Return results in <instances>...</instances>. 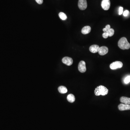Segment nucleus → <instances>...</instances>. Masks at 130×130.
Returning a JSON list of instances; mask_svg holds the SVG:
<instances>
[{
    "mask_svg": "<svg viewBox=\"0 0 130 130\" xmlns=\"http://www.w3.org/2000/svg\"><path fill=\"white\" fill-rule=\"evenodd\" d=\"M109 90L105 86L100 85L98 86L94 91L95 94L96 96L106 95L108 94Z\"/></svg>",
    "mask_w": 130,
    "mask_h": 130,
    "instance_id": "1",
    "label": "nucleus"
},
{
    "mask_svg": "<svg viewBox=\"0 0 130 130\" xmlns=\"http://www.w3.org/2000/svg\"><path fill=\"white\" fill-rule=\"evenodd\" d=\"M118 45L122 50H128L130 48V44L125 37H122L119 40Z\"/></svg>",
    "mask_w": 130,
    "mask_h": 130,
    "instance_id": "2",
    "label": "nucleus"
},
{
    "mask_svg": "<svg viewBox=\"0 0 130 130\" xmlns=\"http://www.w3.org/2000/svg\"><path fill=\"white\" fill-rule=\"evenodd\" d=\"M123 66V64L121 62L119 61H116L112 62L110 64V68L112 70L120 68Z\"/></svg>",
    "mask_w": 130,
    "mask_h": 130,
    "instance_id": "3",
    "label": "nucleus"
},
{
    "mask_svg": "<svg viewBox=\"0 0 130 130\" xmlns=\"http://www.w3.org/2000/svg\"><path fill=\"white\" fill-rule=\"evenodd\" d=\"M110 3L109 0H103L101 3V6L103 10H108L110 8Z\"/></svg>",
    "mask_w": 130,
    "mask_h": 130,
    "instance_id": "4",
    "label": "nucleus"
},
{
    "mask_svg": "<svg viewBox=\"0 0 130 130\" xmlns=\"http://www.w3.org/2000/svg\"><path fill=\"white\" fill-rule=\"evenodd\" d=\"M78 7L81 10H85L87 7L86 0H79L78 2Z\"/></svg>",
    "mask_w": 130,
    "mask_h": 130,
    "instance_id": "5",
    "label": "nucleus"
},
{
    "mask_svg": "<svg viewBox=\"0 0 130 130\" xmlns=\"http://www.w3.org/2000/svg\"><path fill=\"white\" fill-rule=\"evenodd\" d=\"M78 69L81 73H84L86 71V63L84 61H81L80 62L78 66Z\"/></svg>",
    "mask_w": 130,
    "mask_h": 130,
    "instance_id": "6",
    "label": "nucleus"
},
{
    "mask_svg": "<svg viewBox=\"0 0 130 130\" xmlns=\"http://www.w3.org/2000/svg\"><path fill=\"white\" fill-rule=\"evenodd\" d=\"M62 62L68 66H70L73 63V60L72 58L68 57H65L62 60Z\"/></svg>",
    "mask_w": 130,
    "mask_h": 130,
    "instance_id": "7",
    "label": "nucleus"
},
{
    "mask_svg": "<svg viewBox=\"0 0 130 130\" xmlns=\"http://www.w3.org/2000/svg\"><path fill=\"white\" fill-rule=\"evenodd\" d=\"M109 49L106 46H102L99 49L98 53L100 55H104L106 54L108 52Z\"/></svg>",
    "mask_w": 130,
    "mask_h": 130,
    "instance_id": "8",
    "label": "nucleus"
},
{
    "mask_svg": "<svg viewBox=\"0 0 130 130\" xmlns=\"http://www.w3.org/2000/svg\"><path fill=\"white\" fill-rule=\"evenodd\" d=\"M118 109L121 111L130 110V105L121 103L119 105Z\"/></svg>",
    "mask_w": 130,
    "mask_h": 130,
    "instance_id": "9",
    "label": "nucleus"
},
{
    "mask_svg": "<svg viewBox=\"0 0 130 130\" xmlns=\"http://www.w3.org/2000/svg\"><path fill=\"white\" fill-rule=\"evenodd\" d=\"M100 47L97 45H94L91 46L89 48V50L93 53H97L98 52Z\"/></svg>",
    "mask_w": 130,
    "mask_h": 130,
    "instance_id": "10",
    "label": "nucleus"
},
{
    "mask_svg": "<svg viewBox=\"0 0 130 130\" xmlns=\"http://www.w3.org/2000/svg\"><path fill=\"white\" fill-rule=\"evenodd\" d=\"M120 101L123 104L130 105V98L126 97H122L120 99Z\"/></svg>",
    "mask_w": 130,
    "mask_h": 130,
    "instance_id": "11",
    "label": "nucleus"
},
{
    "mask_svg": "<svg viewBox=\"0 0 130 130\" xmlns=\"http://www.w3.org/2000/svg\"><path fill=\"white\" fill-rule=\"evenodd\" d=\"M91 31V28L90 26H86L82 29L81 32L83 34H86L89 33Z\"/></svg>",
    "mask_w": 130,
    "mask_h": 130,
    "instance_id": "12",
    "label": "nucleus"
},
{
    "mask_svg": "<svg viewBox=\"0 0 130 130\" xmlns=\"http://www.w3.org/2000/svg\"><path fill=\"white\" fill-rule=\"evenodd\" d=\"M59 92L61 94H65L68 92L67 88L65 86H60L58 88Z\"/></svg>",
    "mask_w": 130,
    "mask_h": 130,
    "instance_id": "13",
    "label": "nucleus"
},
{
    "mask_svg": "<svg viewBox=\"0 0 130 130\" xmlns=\"http://www.w3.org/2000/svg\"><path fill=\"white\" fill-rule=\"evenodd\" d=\"M67 99L69 102L70 103H73L75 101V98L74 95L72 94H70L68 95Z\"/></svg>",
    "mask_w": 130,
    "mask_h": 130,
    "instance_id": "14",
    "label": "nucleus"
},
{
    "mask_svg": "<svg viewBox=\"0 0 130 130\" xmlns=\"http://www.w3.org/2000/svg\"><path fill=\"white\" fill-rule=\"evenodd\" d=\"M59 17L62 20H65L67 19V17L66 14L64 13L61 12L59 13Z\"/></svg>",
    "mask_w": 130,
    "mask_h": 130,
    "instance_id": "15",
    "label": "nucleus"
},
{
    "mask_svg": "<svg viewBox=\"0 0 130 130\" xmlns=\"http://www.w3.org/2000/svg\"><path fill=\"white\" fill-rule=\"evenodd\" d=\"M106 32H107L109 34V36H112L114 34V30L113 29L111 28Z\"/></svg>",
    "mask_w": 130,
    "mask_h": 130,
    "instance_id": "16",
    "label": "nucleus"
},
{
    "mask_svg": "<svg viewBox=\"0 0 130 130\" xmlns=\"http://www.w3.org/2000/svg\"><path fill=\"white\" fill-rule=\"evenodd\" d=\"M130 82V76H128L125 78L124 82L125 84H128Z\"/></svg>",
    "mask_w": 130,
    "mask_h": 130,
    "instance_id": "17",
    "label": "nucleus"
},
{
    "mask_svg": "<svg viewBox=\"0 0 130 130\" xmlns=\"http://www.w3.org/2000/svg\"><path fill=\"white\" fill-rule=\"evenodd\" d=\"M110 29H111V26H110V25H107L106 26V28H105L103 29V31L104 32H106L107 31L109 30Z\"/></svg>",
    "mask_w": 130,
    "mask_h": 130,
    "instance_id": "18",
    "label": "nucleus"
},
{
    "mask_svg": "<svg viewBox=\"0 0 130 130\" xmlns=\"http://www.w3.org/2000/svg\"><path fill=\"white\" fill-rule=\"evenodd\" d=\"M129 14V12L128 10H125L123 13V15L125 17L128 16Z\"/></svg>",
    "mask_w": 130,
    "mask_h": 130,
    "instance_id": "19",
    "label": "nucleus"
},
{
    "mask_svg": "<svg viewBox=\"0 0 130 130\" xmlns=\"http://www.w3.org/2000/svg\"><path fill=\"white\" fill-rule=\"evenodd\" d=\"M123 13V7H119V15H121Z\"/></svg>",
    "mask_w": 130,
    "mask_h": 130,
    "instance_id": "20",
    "label": "nucleus"
},
{
    "mask_svg": "<svg viewBox=\"0 0 130 130\" xmlns=\"http://www.w3.org/2000/svg\"><path fill=\"white\" fill-rule=\"evenodd\" d=\"M109 36V34L107 32H104L103 34V37L104 38H107Z\"/></svg>",
    "mask_w": 130,
    "mask_h": 130,
    "instance_id": "21",
    "label": "nucleus"
},
{
    "mask_svg": "<svg viewBox=\"0 0 130 130\" xmlns=\"http://www.w3.org/2000/svg\"><path fill=\"white\" fill-rule=\"evenodd\" d=\"M36 1L39 5H41L43 3V0H36Z\"/></svg>",
    "mask_w": 130,
    "mask_h": 130,
    "instance_id": "22",
    "label": "nucleus"
}]
</instances>
